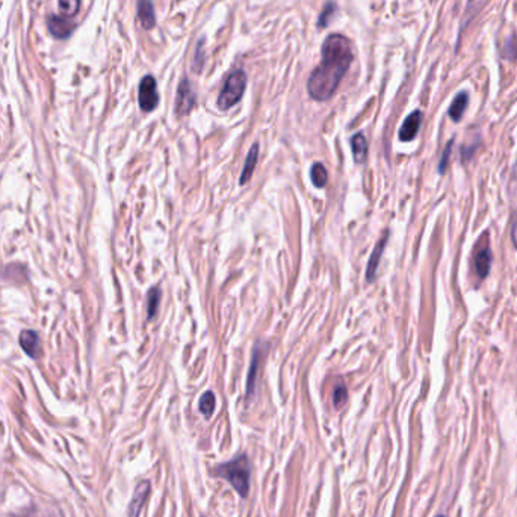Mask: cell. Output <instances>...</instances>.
Returning <instances> with one entry per match:
<instances>
[{
	"label": "cell",
	"mask_w": 517,
	"mask_h": 517,
	"mask_svg": "<svg viewBox=\"0 0 517 517\" xmlns=\"http://www.w3.org/2000/svg\"><path fill=\"white\" fill-rule=\"evenodd\" d=\"M160 295L162 294H160L159 287H151V289L149 291V296H147V318L149 319H153L158 313L160 298H162Z\"/></svg>",
	"instance_id": "obj_18"
},
{
	"label": "cell",
	"mask_w": 517,
	"mask_h": 517,
	"mask_svg": "<svg viewBox=\"0 0 517 517\" xmlns=\"http://www.w3.org/2000/svg\"><path fill=\"white\" fill-rule=\"evenodd\" d=\"M257 160H259V144H253L248 155H247V159H245V164H244V168H242V173H241V185L247 183L251 176L254 173V168H256L257 165Z\"/></svg>",
	"instance_id": "obj_13"
},
{
	"label": "cell",
	"mask_w": 517,
	"mask_h": 517,
	"mask_svg": "<svg viewBox=\"0 0 517 517\" xmlns=\"http://www.w3.org/2000/svg\"><path fill=\"white\" fill-rule=\"evenodd\" d=\"M334 11H336V5L333 2L327 3V6L324 8V11H322V14L319 17L318 26L319 28H325L327 24H328V22H330V19H332V17L334 15Z\"/></svg>",
	"instance_id": "obj_22"
},
{
	"label": "cell",
	"mask_w": 517,
	"mask_h": 517,
	"mask_svg": "<svg viewBox=\"0 0 517 517\" xmlns=\"http://www.w3.org/2000/svg\"><path fill=\"white\" fill-rule=\"evenodd\" d=\"M387 239H389V233L386 232L383 238H381V241L375 245L374 251H372V254H371V259L368 262V268H366V280H368V282H372V280H374L375 276H377V269H378V265H380L381 256H383V251H384V247L387 244Z\"/></svg>",
	"instance_id": "obj_10"
},
{
	"label": "cell",
	"mask_w": 517,
	"mask_h": 517,
	"mask_svg": "<svg viewBox=\"0 0 517 517\" xmlns=\"http://www.w3.org/2000/svg\"><path fill=\"white\" fill-rule=\"evenodd\" d=\"M436 517H445V516H442V514H439V516H436Z\"/></svg>",
	"instance_id": "obj_25"
},
{
	"label": "cell",
	"mask_w": 517,
	"mask_h": 517,
	"mask_svg": "<svg viewBox=\"0 0 517 517\" xmlns=\"http://www.w3.org/2000/svg\"><path fill=\"white\" fill-rule=\"evenodd\" d=\"M354 59L353 47L348 38L339 33L330 35L322 44L321 64L310 74L307 91L312 99L325 101L332 97L339 83L348 71Z\"/></svg>",
	"instance_id": "obj_1"
},
{
	"label": "cell",
	"mask_w": 517,
	"mask_h": 517,
	"mask_svg": "<svg viewBox=\"0 0 517 517\" xmlns=\"http://www.w3.org/2000/svg\"><path fill=\"white\" fill-rule=\"evenodd\" d=\"M58 5L64 17H73L79 11L80 0H58Z\"/></svg>",
	"instance_id": "obj_19"
},
{
	"label": "cell",
	"mask_w": 517,
	"mask_h": 517,
	"mask_svg": "<svg viewBox=\"0 0 517 517\" xmlns=\"http://www.w3.org/2000/svg\"><path fill=\"white\" fill-rule=\"evenodd\" d=\"M468 105H469L468 92H460V94L452 100L451 106H449V111H448L449 118H451V120L455 123L460 121L463 118V114L466 112V109H468Z\"/></svg>",
	"instance_id": "obj_14"
},
{
	"label": "cell",
	"mask_w": 517,
	"mask_h": 517,
	"mask_svg": "<svg viewBox=\"0 0 517 517\" xmlns=\"http://www.w3.org/2000/svg\"><path fill=\"white\" fill-rule=\"evenodd\" d=\"M351 147H353V156L357 164H363L368 158V142L366 138L363 137V133L354 135L351 139Z\"/></svg>",
	"instance_id": "obj_15"
},
{
	"label": "cell",
	"mask_w": 517,
	"mask_h": 517,
	"mask_svg": "<svg viewBox=\"0 0 517 517\" xmlns=\"http://www.w3.org/2000/svg\"><path fill=\"white\" fill-rule=\"evenodd\" d=\"M150 490H151V486H150L149 481H141L139 484L135 487L132 501H130L129 507H127L126 517H139L142 507H144V504H146L147 498L150 495Z\"/></svg>",
	"instance_id": "obj_6"
},
{
	"label": "cell",
	"mask_w": 517,
	"mask_h": 517,
	"mask_svg": "<svg viewBox=\"0 0 517 517\" xmlns=\"http://www.w3.org/2000/svg\"><path fill=\"white\" fill-rule=\"evenodd\" d=\"M310 179L313 185L318 186V188H324L328 182V173L327 168L322 165L321 162H316L310 169Z\"/></svg>",
	"instance_id": "obj_17"
},
{
	"label": "cell",
	"mask_w": 517,
	"mask_h": 517,
	"mask_svg": "<svg viewBox=\"0 0 517 517\" xmlns=\"http://www.w3.org/2000/svg\"><path fill=\"white\" fill-rule=\"evenodd\" d=\"M215 407H217V398H215L214 393H212V392H205V393L201 395L198 409H200V413L203 414V416L210 418L212 414H214Z\"/></svg>",
	"instance_id": "obj_16"
},
{
	"label": "cell",
	"mask_w": 517,
	"mask_h": 517,
	"mask_svg": "<svg viewBox=\"0 0 517 517\" xmlns=\"http://www.w3.org/2000/svg\"><path fill=\"white\" fill-rule=\"evenodd\" d=\"M491 262H493V256H491V250L489 245L480 247L475 253V256H473V269H475V274L478 276V278H486L489 276Z\"/></svg>",
	"instance_id": "obj_8"
},
{
	"label": "cell",
	"mask_w": 517,
	"mask_h": 517,
	"mask_svg": "<svg viewBox=\"0 0 517 517\" xmlns=\"http://www.w3.org/2000/svg\"><path fill=\"white\" fill-rule=\"evenodd\" d=\"M20 345L23 351L26 353L29 357L37 359L40 355V337L35 332L32 330H26V332H22L20 334Z\"/></svg>",
	"instance_id": "obj_12"
},
{
	"label": "cell",
	"mask_w": 517,
	"mask_h": 517,
	"mask_svg": "<svg viewBox=\"0 0 517 517\" xmlns=\"http://www.w3.org/2000/svg\"><path fill=\"white\" fill-rule=\"evenodd\" d=\"M346 400H348V391H346V387L344 384H337L333 392V404L336 409H341L346 402Z\"/></svg>",
	"instance_id": "obj_21"
},
{
	"label": "cell",
	"mask_w": 517,
	"mask_h": 517,
	"mask_svg": "<svg viewBox=\"0 0 517 517\" xmlns=\"http://www.w3.org/2000/svg\"><path fill=\"white\" fill-rule=\"evenodd\" d=\"M159 105V94L153 76H146L139 83V106L144 112L155 111Z\"/></svg>",
	"instance_id": "obj_4"
},
{
	"label": "cell",
	"mask_w": 517,
	"mask_h": 517,
	"mask_svg": "<svg viewBox=\"0 0 517 517\" xmlns=\"http://www.w3.org/2000/svg\"><path fill=\"white\" fill-rule=\"evenodd\" d=\"M212 473L230 482L232 487L238 491V495L242 499H247L251 478V463L247 454H239L233 460L217 466Z\"/></svg>",
	"instance_id": "obj_2"
},
{
	"label": "cell",
	"mask_w": 517,
	"mask_h": 517,
	"mask_svg": "<svg viewBox=\"0 0 517 517\" xmlns=\"http://www.w3.org/2000/svg\"><path fill=\"white\" fill-rule=\"evenodd\" d=\"M422 124V112L421 111H413L409 117L405 118L401 129H400V139L404 142L413 141L416 138V135L421 129Z\"/></svg>",
	"instance_id": "obj_7"
},
{
	"label": "cell",
	"mask_w": 517,
	"mask_h": 517,
	"mask_svg": "<svg viewBox=\"0 0 517 517\" xmlns=\"http://www.w3.org/2000/svg\"><path fill=\"white\" fill-rule=\"evenodd\" d=\"M245 87H247V76L242 70H235L227 76L224 87L218 96V108L227 111L235 106L242 99Z\"/></svg>",
	"instance_id": "obj_3"
},
{
	"label": "cell",
	"mask_w": 517,
	"mask_h": 517,
	"mask_svg": "<svg viewBox=\"0 0 517 517\" xmlns=\"http://www.w3.org/2000/svg\"><path fill=\"white\" fill-rule=\"evenodd\" d=\"M138 20L144 29H151L156 23L153 2L151 0H138Z\"/></svg>",
	"instance_id": "obj_11"
},
{
	"label": "cell",
	"mask_w": 517,
	"mask_h": 517,
	"mask_svg": "<svg viewBox=\"0 0 517 517\" xmlns=\"http://www.w3.org/2000/svg\"><path fill=\"white\" fill-rule=\"evenodd\" d=\"M196 92H194L191 82L188 79H183L177 90V99H176V114L179 117H183L188 114L191 109L196 105Z\"/></svg>",
	"instance_id": "obj_5"
},
{
	"label": "cell",
	"mask_w": 517,
	"mask_h": 517,
	"mask_svg": "<svg viewBox=\"0 0 517 517\" xmlns=\"http://www.w3.org/2000/svg\"><path fill=\"white\" fill-rule=\"evenodd\" d=\"M452 142H454V141H449V142H448V146H446L445 150H443L442 159H440V164H439V173H440V174H443V173H445V169H446V167H448V164H449V156H451Z\"/></svg>",
	"instance_id": "obj_23"
},
{
	"label": "cell",
	"mask_w": 517,
	"mask_h": 517,
	"mask_svg": "<svg viewBox=\"0 0 517 517\" xmlns=\"http://www.w3.org/2000/svg\"><path fill=\"white\" fill-rule=\"evenodd\" d=\"M511 242L514 245V248L517 250V214L513 218V224H511Z\"/></svg>",
	"instance_id": "obj_24"
},
{
	"label": "cell",
	"mask_w": 517,
	"mask_h": 517,
	"mask_svg": "<svg viewBox=\"0 0 517 517\" xmlns=\"http://www.w3.org/2000/svg\"><path fill=\"white\" fill-rule=\"evenodd\" d=\"M47 26L50 33L56 38H67L74 29V24L64 15H50L47 19Z\"/></svg>",
	"instance_id": "obj_9"
},
{
	"label": "cell",
	"mask_w": 517,
	"mask_h": 517,
	"mask_svg": "<svg viewBox=\"0 0 517 517\" xmlns=\"http://www.w3.org/2000/svg\"><path fill=\"white\" fill-rule=\"evenodd\" d=\"M257 362H259V354L257 348L254 351L253 355V362H251V369H250V375L247 381V396H251L254 392V383H256V372H257Z\"/></svg>",
	"instance_id": "obj_20"
}]
</instances>
